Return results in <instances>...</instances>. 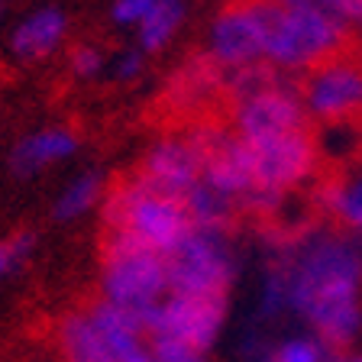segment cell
<instances>
[{
  "instance_id": "1",
  "label": "cell",
  "mask_w": 362,
  "mask_h": 362,
  "mask_svg": "<svg viewBox=\"0 0 362 362\" xmlns=\"http://www.w3.org/2000/svg\"><path fill=\"white\" fill-rule=\"evenodd\" d=\"M269 259L281 265L288 317L330 349L359 346L362 337V240L343 230L275 236Z\"/></svg>"
},
{
  "instance_id": "25",
  "label": "cell",
  "mask_w": 362,
  "mask_h": 362,
  "mask_svg": "<svg viewBox=\"0 0 362 362\" xmlns=\"http://www.w3.org/2000/svg\"><path fill=\"white\" fill-rule=\"evenodd\" d=\"M281 7H291V10H310V13H324V16H333V20L346 23V0H275Z\"/></svg>"
},
{
  "instance_id": "7",
  "label": "cell",
  "mask_w": 362,
  "mask_h": 362,
  "mask_svg": "<svg viewBox=\"0 0 362 362\" xmlns=\"http://www.w3.org/2000/svg\"><path fill=\"white\" fill-rule=\"evenodd\" d=\"M275 0H230L211 20L207 55L226 71L262 65Z\"/></svg>"
},
{
  "instance_id": "20",
  "label": "cell",
  "mask_w": 362,
  "mask_h": 362,
  "mask_svg": "<svg viewBox=\"0 0 362 362\" xmlns=\"http://www.w3.org/2000/svg\"><path fill=\"white\" fill-rule=\"evenodd\" d=\"M36 252V233L33 230H13L0 240V285L13 279L20 269H26Z\"/></svg>"
},
{
  "instance_id": "5",
  "label": "cell",
  "mask_w": 362,
  "mask_h": 362,
  "mask_svg": "<svg viewBox=\"0 0 362 362\" xmlns=\"http://www.w3.org/2000/svg\"><path fill=\"white\" fill-rule=\"evenodd\" d=\"M346 23L310 10H291L275 4L269 23L265 62L281 71H310L320 62L343 52Z\"/></svg>"
},
{
  "instance_id": "10",
  "label": "cell",
  "mask_w": 362,
  "mask_h": 362,
  "mask_svg": "<svg viewBox=\"0 0 362 362\" xmlns=\"http://www.w3.org/2000/svg\"><path fill=\"white\" fill-rule=\"evenodd\" d=\"M308 110H304L301 90L288 88L281 81H272L259 90H249L233 100V133L246 143L272 139V136H285L294 129H304Z\"/></svg>"
},
{
  "instance_id": "12",
  "label": "cell",
  "mask_w": 362,
  "mask_h": 362,
  "mask_svg": "<svg viewBox=\"0 0 362 362\" xmlns=\"http://www.w3.org/2000/svg\"><path fill=\"white\" fill-rule=\"evenodd\" d=\"M81 149V136L68 127H42L20 136L7 152V168L13 178L26 181L42 175L45 168H55L68 158H75Z\"/></svg>"
},
{
  "instance_id": "19",
  "label": "cell",
  "mask_w": 362,
  "mask_h": 362,
  "mask_svg": "<svg viewBox=\"0 0 362 362\" xmlns=\"http://www.w3.org/2000/svg\"><path fill=\"white\" fill-rule=\"evenodd\" d=\"M333 353L337 349H330L317 333L304 330V327L285 333V337H275L269 343L272 362H333Z\"/></svg>"
},
{
  "instance_id": "24",
  "label": "cell",
  "mask_w": 362,
  "mask_h": 362,
  "mask_svg": "<svg viewBox=\"0 0 362 362\" xmlns=\"http://www.w3.org/2000/svg\"><path fill=\"white\" fill-rule=\"evenodd\" d=\"M158 0H113L110 7V20L117 26H129V30H139L146 23V16L152 13Z\"/></svg>"
},
{
  "instance_id": "18",
  "label": "cell",
  "mask_w": 362,
  "mask_h": 362,
  "mask_svg": "<svg viewBox=\"0 0 362 362\" xmlns=\"http://www.w3.org/2000/svg\"><path fill=\"white\" fill-rule=\"evenodd\" d=\"M181 23H185V4L181 0H158L152 13L146 16V23L136 30V39H139L136 45L146 52H162L178 36Z\"/></svg>"
},
{
  "instance_id": "23",
  "label": "cell",
  "mask_w": 362,
  "mask_h": 362,
  "mask_svg": "<svg viewBox=\"0 0 362 362\" xmlns=\"http://www.w3.org/2000/svg\"><path fill=\"white\" fill-rule=\"evenodd\" d=\"M149 339H152L156 362H211L214 356V353L188 346V343H178V339H162V337H149Z\"/></svg>"
},
{
  "instance_id": "2",
  "label": "cell",
  "mask_w": 362,
  "mask_h": 362,
  "mask_svg": "<svg viewBox=\"0 0 362 362\" xmlns=\"http://www.w3.org/2000/svg\"><path fill=\"white\" fill-rule=\"evenodd\" d=\"M100 223L104 236H123L162 256H168L194 230L188 204L181 197L158 194L136 178H123L120 185L107 188V197L100 204Z\"/></svg>"
},
{
  "instance_id": "22",
  "label": "cell",
  "mask_w": 362,
  "mask_h": 362,
  "mask_svg": "<svg viewBox=\"0 0 362 362\" xmlns=\"http://www.w3.org/2000/svg\"><path fill=\"white\" fill-rule=\"evenodd\" d=\"M146 49H139V45H127V49H120V52L113 55L110 62V78L120 84H129L136 81V78L146 71Z\"/></svg>"
},
{
  "instance_id": "3",
  "label": "cell",
  "mask_w": 362,
  "mask_h": 362,
  "mask_svg": "<svg viewBox=\"0 0 362 362\" xmlns=\"http://www.w3.org/2000/svg\"><path fill=\"white\" fill-rule=\"evenodd\" d=\"M168 262L162 252L139 246L123 236H104L98 265V298L120 310L149 320V314L168 298Z\"/></svg>"
},
{
  "instance_id": "8",
  "label": "cell",
  "mask_w": 362,
  "mask_h": 362,
  "mask_svg": "<svg viewBox=\"0 0 362 362\" xmlns=\"http://www.w3.org/2000/svg\"><path fill=\"white\" fill-rule=\"evenodd\" d=\"M226 317H230V298L168 291L165 301L149 314L146 327L149 337L178 339L204 353H214L226 330Z\"/></svg>"
},
{
  "instance_id": "27",
  "label": "cell",
  "mask_w": 362,
  "mask_h": 362,
  "mask_svg": "<svg viewBox=\"0 0 362 362\" xmlns=\"http://www.w3.org/2000/svg\"><path fill=\"white\" fill-rule=\"evenodd\" d=\"M0 20H4V7H0Z\"/></svg>"
},
{
  "instance_id": "13",
  "label": "cell",
  "mask_w": 362,
  "mask_h": 362,
  "mask_svg": "<svg viewBox=\"0 0 362 362\" xmlns=\"http://www.w3.org/2000/svg\"><path fill=\"white\" fill-rule=\"evenodd\" d=\"M55 353L62 362H113V349L100 333L88 304L71 308L55 320Z\"/></svg>"
},
{
  "instance_id": "14",
  "label": "cell",
  "mask_w": 362,
  "mask_h": 362,
  "mask_svg": "<svg viewBox=\"0 0 362 362\" xmlns=\"http://www.w3.org/2000/svg\"><path fill=\"white\" fill-rule=\"evenodd\" d=\"M68 36V16L59 7H39L23 16L10 33V52L20 62H39L59 52Z\"/></svg>"
},
{
  "instance_id": "16",
  "label": "cell",
  "mask_w": 362,
  "mask_h": 362,
  "mask_svg": "<svg viewBox=\"0 0 362 362\" xmlns=\"http://www.w3.org/2000/svg\"><path fill=\"white\" fill-rule=\"evenodd\" d=\"M185 204H188V214H191V220H194V226L223 230V233H230L236 217L246 211V204H243L240 197L226 194V191H220L217 185H211V181H204V178L188 191Z\"/></svg>"
},
{
  "instance_id": "26",
  "label": "cell",
  "mask_w": 362,
  "mask_h": 362,
  "mask_svg": "<svg viewBox=\"0 0 362 362\" xmlns=\"http://www.w3.org/2000/svg\"><path fill=\"white\" fill-rule=\"evenodd\" d=\"M333 362H362V346H349V349H337Z\"/></svg>"
},
{
  "instance_id": "17",
  "label": "cell",
  "mask_w": 362,
  "mask_h": 362,
  "mask_svg": "<svg viewBox=\"0 0 362 362\" xmlns=\"http://www.w3.org/2000/svg\"><path fill=\"white\" fill-rule=\"evenodd\" d=\"M317 207L330 214L337 230L362 240V172L346 175L339 181H327L317 191Z\"/></svg>"
},
{
  "instance_id": "11",
  "label": "cell",
  "mask_w": 362,
  "mask_h": 362,
  "mask_svg": "<svg viewBox=\"0 0 362 362\" xmlns=\"http://www.w3.org/2000/svg\"><path fill=\"white\" fill-rule=\"evenodd\" d=\"M204 175V156L194 136H162L146 149L143 162L136 168L133 178L146 188L158 191L168 197H188Z\"/></svg>"
},
{
  "instance_id": "15",
  "label": "cell",
  "mask_w": 362,
  "mask_h": 362,
  "mask_svg": "<svg viewBox=\"0 0 362 362\" xmlns=\"http://www.w3.org/2000/svg\"><path fill=\"white\" fill-rule=\"evenodd\" d=\"M107 178L98 168H84V172L71 175V178L62 185V191L55 194L52 204V217L59 223H75V220L88 217V214L100 211V204L107 197Z\"/></svg>"
},
{
  "instance_id": "9",
  "label": "cell",
  "mask_w": 362,
  "mask_h": 362,
  "mask_svg": "<svg viewBox=\"0 0 362 362\" xmlns=\"http://www.w3.org/2000/svg\"><path fill=\"white\" fill-rule=\"evenodd\" d=\"M298 90L310 120L327 127L356 120L362 113V59L337 52L333 59L310 68Z\"/></svg>"
},
{
  "instance_id": "4",
  "label": "cell",
  "mask_w": 362,
  "mask_h": 362,
  "mask_svg": "<svg viewBox=\"0 0 362 362\" xmlns=\"http://www.w3.org/2000/svg\"><path fill=\"white\" fill-rule=\"evenodd\" d=\"M252 156V197L246 211L275 214L294 191H301L317 172L320 146L308 129L249 143Z\"/></svg>"
},
{
  "instance_id": "21",
  "label": "cell",
  "mask_w": 362,
  "mask_h": 362,
  "mask_svg": "<svg viewBox=\"0 0 362 362\" xmlns=\"http://www.w3.org/2000/svg\"><path fill=\"white\" fill-rule=\"evenodd\" d=\"M68 68H71L75 78H84V81H88V78H98L107 68V55H104V49H98V45L81 42L71 49V55H68Z\"/></svg>"
},
{
  "instance_id": "28",
  "label": "cell",
  "mask_w": 362,
  "mask_h": 362,
  "mask_svg": "<svg viewBox=\"0 0 362 362\" xmlns=\"http://www.w3.org/2000/svg\"><path fill=\"white\" fill-rule=\"evenodd\" d=\"M0 4H4V0H0Z\"/></svg>"
},
{
  "instance_id": "6",
  "label": "cell",
  "mask_w": 362,
  "mask_h": 362,
  "mask_svg": "<svg viewBox=\"0 0 362 362\" xmlns=\"http://www.w3.org/2000/svg\"><path fill=\"white\" fill-rule=\"evenodd\" d=\"M165 262L172 291L185 294L230 298L240 275V252L233 246V236L223 230H204V226H194L168 252Z\"/></svg>"
}]
</instances>
